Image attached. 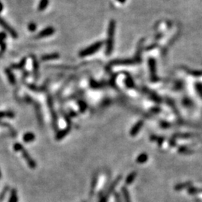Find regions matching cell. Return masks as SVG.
Segmentation results:
<instances>
[{
  "label": "cell",
  "instance_id": "1",
  "mask_svg": "<svg viewBox=\"0 0 202 202\" xmlns=\"http://www.w3.org/2000/svg\"><path fill=\"white\" fill-rule=\"evenodd\" d=\"M115 26H116V23H115V20H111L109 24V27H108V39L106 46V54L107 55H110L113 51Z\"/></svg>",
  "mask_w": 202,
  "mask_h": 202
},
{
  "label": "cell",
  "instance_id": "2",
  "mask_svg": "<svg viewBox=\"0 0 202 202\" xmlns=\"http://www.w3.org/2000/svg\"><path fill=\"white\" fill-rule=\"evenodd\" d=\"M103 45V41H98L96 42V43H93L91 46H88L86 47V49H83L82 51L80 52V57H87L89 56V55H92V54L95 53V52H97L100 49Z\"/></svg>",
  "mask_w": 202,
  "mask_h": 202
},
{
  "label": "cell",
  "instance_id": "3",
  "mask_svg": "<svg viewBox=\"0 0 202 202\" xmlns=\"http://www.w3.org/2000/svg\"><path fill=\"white\" fill-rule=\"evenodd\" d=\"M0 26L2 28H3L5 31H7L14 38H17L18 35H17V32H15V30L12 27H11V26L6 21H5V20H3L1 17H0Z\"/></svg>",
  "mask_w": 202,
  "mask_h": 202
},
{
  "label": "cell",
  "instance_id": "4",
  "mask_svg": "<svg viewBox=\"0 0 202 202\" xmlns=\"http://www.w3.org/2000/svg\"><path fill=\"white\" fill-rule=\"evenodd\" d=\"M22 153V155H23V157L24 158L25 160L26 161V162H27L28 165H29V167H30L31 168H32V169H34V168H35L36 166H37V164H36V162L35 160H34L33 159H32V157H31L30 154H29V153H28L27 150H26V149L23 147V149H22V150L20 151Z\"/></svg>",
  "mask_w": 202,
  "mask_h": 202
},
{
  "label": "cell",
  "instance_id": "5",
  "mask_svg": "<svg viewBox=\"0 0 202 202\" xmlns=\"http://www.w3.org/2000/svg\"><path fill=\"white\" fill-rule=\"evenodd\" d=\"M55 33V29L53 27H51V26H49V27L45 28L44 29L41 31V32H39L38 34L36 36V38L39 39V38H43L48 37V36H50L52 35Z\"/></svg>",
  "mask_w": 202,
  "mask_h": 202
},
{
  "label": "cell",
  "instance_id": "6",
  "mask_svg": "<svg viewBox=\"0 0 202 202\" xmlns=\"http://www.w3.org/2000/svg\"><path fill=\"white\" fill-rule=\"evenodd\" d=\"M47 101H48V106H49V110H50V112H51V115H52V121H53L54 127H55V129H56L57 115H56V113H55V109H54V107H53V101H52V97H51L50 96L48 97Z\"/></svg>",
  "mask_w": 202,
  "mask_h": 202
},
{
  "label": "cell",
  "instance_id": "7",
  "mask_svg": "<svg viewBox=\"0 0 202 202\" xmlns=\"http://www.w3.org/2000/svg\"><path fill=\"white\" fill-rule=\"evenodd\" d=\"M143 124H144L143 121H139L136 124L133 126V128H132L131 130H130V136H136V135L138 134L139 132V130H141Z\"/></svg>",
  "mask_w": 202,
  "mask_h": 202
},
{
  "label": "cell",
  "instance_id": "8",
  "mask_svg": "<svg viewBox=\"0 0 202 202\" xmlns=\"http://www.w3.org/2000/svg\"><path fill=\"white\" fill-rule=\"evenodd\" d=\"M71 130V127L67 126V128L63 129V130H61V131H59L58 133H57L56 136H55V139H56L57 141H60V140H61L62 139H64V137L67 136Z\"/></svg>",
  "mask_w": 202,
  "mask_h": 202
},
{
  "label": "cell",
  "instance_id": "9",
  "mask_svg": "<svg viewBox=\"0 0 202 202\" xmlns=\"http://www.w3.org/2000/svg\"><path fill=\"white\" fill-rule=\"evenodd\" d=\"M35 139V135L32 132H28L26 133L23 136V140L24 142L26 143H29L33 142L34 140Z\"/></svg>",
  "mask_w": 202,
  "mask_h": 202
},
{
  "label": "cell",
  "instance_id": "10",
  "mask_svg": "<svg viewBox=\"0 0 202 202\" xmlns=\"http://www.w3.org/2000/svg\"><path fill=\"white\" fill-rule=\"evenodd\" d=\"M59 58V54L56 53H51V54H46V55H42L41 59L42 61H49V60H53V59H57V58Z\"/></svg>",
  "mask_w": 202,
  "mask_h": 202
},
{
  "label": "cell",
  "instance_id": "11",
  "mask_svg": "<svg viewBox=\"0 0 202 202\" xmlns=\"http://www.w3.org/2000/svg\"><path fill=\"white\" fill-rule=\"evenodd\" d=\"M32 65H33V71H34V74L35 75L36 79H38V73H39V65H38V62L37 59L34 55L32 56Z\"/></svg>",
  "mask_w": 202,
  "mask_h": 202
},
{
  "label": "cell",
  "instance_id": "12",
  "mask_svg": "<svg viewBox=\"0 0 202 202\" xmlns=\"http://www.w3.org/2000/svg\"><path fill=\"white\" fill-rule=\"evenodd\" d=\"M121 176H119V177H118V178H116V180H115V181H114V182L112 183V185L110 186V187H109V189H108L107 192H106V197L109 198V196L110 195L111 193H112V192H113L114 190H115V187H116L117 184H118V183L120 182V181H121Z\"/></svg>",
  "mask_w": 202,
  "mask_h": 202
},
{
  "label": "cell",
  "instance_id": "13",
  "mask_svg": "<svg viewBox=\"0 0 202 202\" xmlns=\"http://www.w3.org/2000/svg\"><path fill=\"white\" fill-rule=\"evenodd\" d=\"M136 61H134V60H130V59H124V60H115L113 61L111 64H113V65H117V64H134Z\"/></svg>",
  "mask_w": 202,
  "mask_h": 202
},
{
  "label": "cell",
  "instance_id": "14",
  "mask_svg": "<svg viewBox=\"0 0 202 202\" xmlns=\"http://www.w3.org/2000/svg\"><path fill=\"white\" fill-rule=\"evenodd\" d=\"M5 73H6V76H7V77H8V81H9V83L12 85L15 84V83H16L15 77H14V75L13 74L12 71H11V69H8V68L5 69Z\"/></svg>",
  "mask_w": 202,
  "mask_h": 202
},
{
  "label": "cell",
  "instance_id": "15",
  "mask_svg": "<svg viewBox=\"0 0 202 202\" xmlns=\"http://www.w3.org/2000/svg\"><path fill=\"white\" fill-rule=\"evenodd\" d=\"M8 202H18V195H17V191L15 189H13L11 191V195Z\"/></svg>",
  "mask_w": 202,
  "mask_h": 202
},
{
  "label": "cell",
  "instance_id": "16",
  "mask_svg": "<svg viewBox=\"0 0 202 202\" xmlns=\"http://www.w3.org/2000/svg\"><path fill=\"white\" fill-rule=\"evenodd\" d=\"M147 159H148V156H147L146 153H141L140 155H139V156L137 157V159H136V162H138V163L142 164L144 163L145 162H147Z\"/></svg>",
  "mask_w": 202,
  "mask_h": 202
},
{
  "label": "cell",
  "instance_id": "17",
  "mask_svg": "<svg viewBox=\"0 0 202 202\" xmlns=\"http://www.w3.org/2000/svg\"><path fill=\"white\" fill-rule=\"evenodd\" d=\"M137 175V173L136 172H132V173H130V175H128V176L127 177V178H126V184L127 185H130V184H131L134 181L135 178H136V177Z\"/></svg>",
  "mask_w": 202,
  "mask_h": 202
},
{
  "label": "cell",
  "instance_id": "18",
  "mask_svg": "<svg viewBox=\"0 0 202 202\" xmlns=\"http://www.w3.org/2000/svg\"><path fill=\"white\" fill-rule=\"evenodd\" d=\"M121 191H122L123 196H124V201H125V202H131V199H130V193H129L128 189H127L126 187H123L122 189H121Z\"/></svg>",
  "mask_w": 202,
  "mask_h": 202
},
{
  "label": "cell",
  "instance_id": "19",
  "mask_svg": "<svg viewBox=\"0 0 202 202\" xmlns=\"http://www.w3.org/2000/svg\"><path fill=\"white\" fill-rule=\"evenodd\" d=\"M49 5V0H41L38 5V11H44Z\"/></svg>",
  "mask_w": 202,
  "mask_h": 202
},
{
  "label": "cell",
  "instance_id": "20",
  "mask_svg": "<svg viewBox=\"0 0 202 202\" xmlns=\"http://www.w3.org/2000/svg\"><path fill=\"white\" fill-rule=\"evenodd\" d=\"M14 118V113L11 111H6V112H0V118Z\"/></svg>",
  "mask_w": 202,
  "mask_h": 202
},
{
  "label": "cell",
  "instance_id": "21",
  "mask_svg": "<svg viewBox=\"0 0 202 202\" xmlns=\"http://www.w3.org/2000/svg\"><path fill=\"white\" fill-rule=\"evenodd\" d=\"M26 58H23L19 64H13V65L11 66V68H12V69H21V68L23 67V66L25 65V64H26Z\"/></svg>",
  "mask_w": 202,
  "mask_h": 202
},
{
  "label": "cell",
  "instance_id": "22",
  "mask_svg": "<svg viewBox=\"0 0 202 202\" xmlns=\"http://www.w3.org/2000/svg\"><path fill=\"white\" fill-rule=\"evenodd\" d=\"M191 185V183H183V184H178V185L175 186V189L176 190H181L183 189L186 188V187H189V186Z\"/></svg>",
  "mask_w": 202,
  "mask_h": 202
},
{
  "label": "cell",
  "instance_id": "23",
  "mask_svg": "<svg viewBox=\"0 0 202 202\" xmlns=\"http://www.w3.org/2000/svg\"><path fill=\"white\" fill-rule=\"evenodd\" d=\"M79 106H80V111L82 112H84L87 109V104L85 103L84 101H79Z\"/></svg>",
  "mask_w": 202,
  "mask_h": 202
},
{
  "label": "cell",
  "instance_id": "24",
  "mask_svg": "<svg viewBox=\"0 0 202 202\" xmlns=\"http://www.w3.org/2000/svg\"><path fill=\"white\" fill-rule=\"evenodd\" d=\"M97 183V175H95V176L94 177L93 180H92V183H91V192H93L94 190L95 189V187H96Z\"/></svg>",
  "mask_w": 202,
  "mask_h": 202
},
{
  "label": "cell",
  "instance_id": "25",
  "mask_svg": "<svg viewBox=\"0 0 202 202\" xmlns=\"http://www.w3.org/2000/svg\"><path fill=\"white\" fill-rule=\"evenodd\" d=\"M23 148V146L20 143H15V144H14V150H15V151L20 152Z\"/></svg>",
  "mask_w": 202,
  "mask_h": 202
},
{
  "label": "cell",
  "instance_id": "26",
  "mask_svg": "<svg viewBox=\"0 0 202 202\" xmlns=\"http://www.w3.org/2000/svg\"><path fill=\"white\" fill-rule=\"evenodd\" d=\"M37 29V26L35 23H30L28 25V29H29L30 32H35Z\"/></svg>",
  "mask_w": 202,
  "mask_h": 202
},
{
  "label": "cell",
  "instance_id": "27",
  "mask_svg": "<svg viewBox=\"0 0 202 202\" xmlns=\"http://www.w3.org/2000/svg\"><path fill=\"white\" fill-rule=\"evenodd\" d=\"M6 38V33L5 32H0V45L2 44L4 42V41Z\"/></svg>",
  "mask_w": 202,
  "mask_h": 202
},
{
  "label": "cell",
  "instance_id": "28",
  "mask_svg": "<svg viewBox=\"0 0 202 202\" xmlns=\"http://www.w3.org/2000/svg\"><path fill=\"white\" fill-rule=\"evenodd\" d=\"M8 187H5V189H4V190L2 191V192L1 193V195H0V202H2V201L4 200V198H5V195H6V192H7V191H8Z\"/></svg>",
  "mask_w": 202,
  "mask_h": 202
},
{
  "label": "cell",
  "instance_id": "29",
  "mask_svg": "<svg viewBox=\"0 0 202 202\" xmlns=\"http://www.w3.org/2000/svg\"><path fill=\"white\" fill-rule=\"evenodd\" d=\"M179 151L182 153H191V152H190L191 150H189V149H187V147H180Z\"/></svg>",
  "mask_w": 202,
  "mask_h": 202
},
{
  "label": "cell",
  "instance_id": "30",
  "mask_svg": "<svg viewBox=\"0 0 202 202\" xmlns=\"http://www.w3.org/2000/svg\"><path fill=\"white\" fill-rule=\"evenodd\" d=\"M197 192H198L197 189L192 188H192H190L189 189V192H190V193H191V194H194V193Z\"/></svg>",
  "mask_w": 202,
  "mask_h": 202
},
{
  "label": "cell",
  "instance_id": "31",
  "mask_svg": "<svg viewBox=\"0 0 202 202\" xmlns=\"http://www.w3.org/2000/svg\"><path fill=\"white\" fill-rule=\"evenodd\" d=\"M107 201H108V198L105 195L101 198L100 200V202H107Z\"/></svg>",
  "mask_w": 202,
  "mask_h": 202
},
{
  "label": "cell",
  "instance_id": "32",
  "mask_svg": "<svg viewBox=\"0 0 202 202\" xmlns=\"http://www.w3.org/2000/svg\"><path fill=\"white\" fill-rule=\"evenodd\" d=\"M0 46H1V51H2V52H3L5 50V48H6V44H5V43H3L2 44L0 45Z\"/></svg>",
  "mask_w": 202,
  "mask_h": 202
},
{
  "label": "cell",
  "instance_id": "33",
  "mask_svg": "<svg viewBox=\"0 0 202 202\" xmlns=\"http://www.w3.org/2000/svg\"><path fill=\"white\" fill-rule=\"evenodd\" d=\"M115 200H116V202H121V200H120V197L118 194H115Z\"/></svg>",
  "mask_w": 202,
  "mask_h": 202
},
{
  "label": "cell",
  "instance_id": "34",
  "mask_svg": "<svg viewBox=\"0 0 202 202\" xmlns=\"http://www.w3.org/2000/svg\"><path fill=\"white\" fill-rule=\"evenodd\" d=\"M2 10H3V5H2V2H0V13L2 12Z\"/></svg>",
  "mask_w": 202,
  "mask_h": 202
},
{
  "label": "cell",
  "instance_id": "35",
  "mask_svg": "<svg viewBox=\"0 0 202 202\" xmlns=\"http://www.w3.org/2000/svg\"><path fill=\"white\" fill-rule=\"evenodd\" d=\"M118 2H119L120 3H124L126 2V0H118Z\"/></svg>",
  "mask_w": 202,
  "mask_h": 202
},
{
  "label": "cell",
  "instance_id": "36",
  "mask_svg": "<svg viewBox=\"0 0 202 202\" xmlns=\"http://www.w3.org/2000/svg\"><path fill=\"white\" fill-rule=\"evenodd\" d=\"M2 178V172H1V171H0V179Z\"/></svg>",
  "mask_w": 202,
  "mask_h": 202
}]
</instances>
